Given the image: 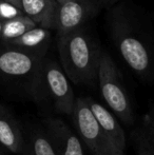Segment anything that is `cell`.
I'll use <instances>...</instances> for the list:
<instances>
[{
  "label": "cell",
  "mask_w": 154,
  "mask_h": 155,
  "mask_svg": "<svg viewBox=\"0 0 154 155\" xmlns=\"http://www.w3.org/2000/svg\"><path fill=\"white\" fill-rule=\"evenodd\" d=\"M108 34L126 64L144 80L154 78V31L146 15L127 0L107 10Z\"/></svg>",
  "instance_id": "obj_1"
},
{
  "label": "cell",
  "mask_w": 154,
  "mask_h": 155,
  "mask_svg": "<svg viewBox=\"0 0 154 155\" xmlns=\"http://www.w3.org/2000/svg\"><path fill=\"white\" fill-rule=\"evenodd\" d=\"M60 65L69 80L80 86H93L98 79L103 49L87 27L57 36Z\"/></svg>",
  "instance_id": "obj_2"
},
{
  "label": "cell",
  "mask_w": 154,
  "mask_h": 155,
  "mask_svg": "<svg viewBox=\"0 0 154 155\" xmlns=\"http://www.w3.org/2000/svg\"><path fill=\"white\" fill-rule=\"evenodd\" d=\"M42 56L8 45H0V87L10 96L33 98Z\"/></svg>",
  "instance_id": "obj_3"
},
{
  "label": "cell",
  "mask_w": 154,
  "mask_h": 155,
  "mask_svg": "<svg viewBox=\"0 0 154 155\" xmlns=\"http://www.w3.org/2000/svg\"><path fill=\"white\" fill-rule=\"evenodd\" d=\"M32 100L41 109L56 114L72 115L74 110L76 97L68 76L59 63L47 56Z\"/></svg>",
  "instance_id": "obj_4"
},
{
  "label": "cell",
  "mask_w": 154,
  "mask_h": 155,
  "mask_svg": "<svg viewBox=\"0 0 154 155\" xmlns=\"http://www.w3.org/2000/svg\"><path fill=\"white\" fill-rule=\"evenodd\" d=\"M97 82L101 96L112 113L123 123L133 124V109L123 74L107 51H103Z\"/></svg>",
  "instance_id": "obj_5"
},
{
  "label": "cell",
  "mask_w": 154,
  "mask_h": 155,
  "mask_svg": "<svg viewBox=\"0 0 154 155\" xmlns=\"http://www.w3.org/2000/svg\"><path fill=\"white\" fill-rule=\"evenodd\" d=\"M73 124L81 143L92 155H125L113 145L99 127L88 106L86 97H77L72 113Z\"/></svg>",
  "instance_id": "obj_6"
},
{
  "label": "cell",
  "mask_w": 154,
  "mask_h": 155,
  "mask_svg": "<svg viewBox=\"0 0 154 155\" xmlns=\"http://www.w3.org/2000/svg\"><path fill=\"white\" fill-rule=\"evenodd\" d=\"M101 8L90 3L66 1L57 5L54 31L57 36L69 34L86 25L101 12Z\"/></svg>",
  "instance_id": "obj_7"
},
{
  "label": "cell",
  "mask_w": 154,
  "mask_h": 155,
  "mask_svg": "<svg viewBox=\"0 0 154 155\" xmlns=\"http://www.w3.org/2000/svg\"><path fill=\"white\" fill-rule=\"evenodd\" d=\"M44 131L57 155H84V143L62 119H44Z\"/></svg>",
  "instance_id": "obj_8"
},
{
  "label": "cell",
  "mask_w": 154,
  "mask_h": 155,
  "mask_svg": "<svg viewBox=\"0 0 154 155\" xmlns=\"http://www.w3.org/2000/svg\"><path fill=\"white\" fill-rule=\"evenodd\" d=\"M25 143L19 121L8 107L0 104V147L14 155H21Z\"/></svg>",
  "instance_id": "obj_9"
},
{
  "label": "cell",
  "mask_w": 154,
  "mask_h": 155,
  "mask_svg": "<svg viewBox=\"0 0 154 155\" xmlns=\"http://www.w3.org/2000/svg\"><path fill=\"white\" fill-rule=\"evenodd\" d=\"M86 100L88 102L90 110L92 111L93 115L96 118L99 127L101 128V130L111 139V141L117 149L120 152L125 153L126 135L125 132H123V127L119 124L118 119L115 117V115L110 110H108L105 106L99 104L98 101L94 100L93 98L86 97Z\"/></svg>",
  "instance_id": "obj_10"
},
{
  "label": "cell",
  "mask_w": 154,
  "mask_h": 155,
  "mask_svg": "<svg viewBox=\"0 0 154 155\" xmlns=\"http://www.w3.org/2000/svg\"><path fill=\"white\" fill-rule=\"evenodd\" d=\"M52 41V31L44 28L36 27L30 30L21 37L10 41L6 45L8 47H13L16 49L22 50L25 52L36 54V55L45 57L49 51Z\"/></svg>",
  "instance_id": "obj_11"
},
{
  "label": "cell",
  "mask_w": 154,
  "mask_h": 155,
  "mask_svg": "<svg viewBox=\"0 0 154 155\" xmlns=\"http://www.w3.org/2000/svg\"><path fill=\"white\" fill-rule=\"evenodd\" d=\"M58 3L55 0H22L21 8L25 16L37 27L54 31Z\"/></svg>",
  "instance_id": "obj_12"
},
{
  "label": "cell",
  "mask_w": 154,
  "mask_h": 155,
  "mask_svg": "<svg viewBox=\"0 0 154 155\" xmlns=\"http://www.w3.org/2000/svg\"><path fill=\"white\" fill-rule=\"evenodd\" d=\"M133 141L137 155H154V111L133 133Z\"/></svg>",
  "instance_id": "obj_13"
},
{
  "label": "cell",
  "mask_w": 154,
  "mask_h": 155,
  "mask_svg": "<svg viewBox=\"0 0 154 155\" xmlns=\"http://www.w3.org/2000/svg\"><path fill=\"white\" fill-rule=\"evenodd\" d=\"M25 139V149L21 155H57L44 129H31Z\"/></svg>",
  "instance_id": "obj_14"
},
{
  "label": "cell",
  "mask_w": 154,
  "mask_h": 155,
  "mask_svg": "<svg viewBox=\"0 0 154 155\" xmlns=\"http://www.w3.org/2000/svg\"><path fill=\"white\" fill-rule=\"evenodd\" d=\"M36 27L37 25H35V22L25 15L6 21L3 23V28H2V33L0 36V45H6L10 41L19 38L23 34Z\"/></svg>",
  "instance_id": "obj_15"
},
{
  "label": "cell",
  "mask_w": 154,
  "mask_h": 155,
  "mask_svg": "<svg viewBox=\"0 0 154 155\" xmlns=\"http://www.w3.org/2000/svg\"><path fill=\"white\" fill-rule=\"evenodd\" d=\"M22 15H25L22 10L15 6L14 4L0 0V19L3 23Z\"/></svg>",
  "instance_id": "obj_16"
},
{
  "label": "cell",
  "mask_w": 154,
  "mask_h": 155,
  "mask_svg": "<svg viewBox=\"0 0 154 155\" xmlns=\"http://www.w3.org/2000/svg\"><path fill=\"white\" fill-rule=\"evenodd\" d=\"M58 4L64 3L66 1H79V2H84V3H90L93 5H96L98 8H100L101 10L105 8H109L111 6H113L114 4H116L117 2H119L120 0H55Z\"/></svg>",
  "instance_id": "obj_17"
},
{
  "label": "cell",
  "mask_w": 154,
  "mask_h": 155,
  "mask_svg": "<svg viewBox=\"0 0 154 155\" xmlns=\"http://www.w3.org/2000/svg\"><path fill=\"white\" fill-rule=\"evenodd\" d=\"M1 1H5V2H8V3H12V4H14L15 6H17L18 8L22 10V8H21V2H22V0H1Z\"/></svg>",
  "instance_id": "obj_18"
},
{
  "label": "cell",
  "mask_w": 154,
  "mask_h": 155,
  "mask_svg": "<svg viewBox=\"0 0 154 155\" xmlns=\"http://www.w3.org/2000/svg\"><path fill=\"white\" fill-rule=\"evenodd\" d=\"M2 28H3V22L0 19V36H1V33H2Z\"/></svg>",
  "instance_id": "obj_19"
},
{
  "label": "cell",
  "mask_w": 154,
  "mask_h": 155,
  "mask_svg": "<svg viewBox=\"0 0 154 155\" xmlns=\"http://www.w3.org/2000/svg\"><path fill=\"white\" fill-rule=\"evenodd\" d=\"M0 155H4V151H3V149H2L1 147H0Z\"/></svg>",
  "instance_id": "obj_20"
}]
</instances>
